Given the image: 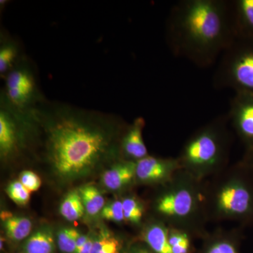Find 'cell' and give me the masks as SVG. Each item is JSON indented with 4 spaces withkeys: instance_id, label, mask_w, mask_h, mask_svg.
Wrapping results in <instances>:
<instances>
[{
    "instance_id": "cell-1",
    "label": "cell",
    "mask_w": 253,
    "mask_h": 253,
    "mask_svg": "<svg viewBox=\"0 0 253 253\" xmlns=\"http://www.w3.org/2000/svg\"><path fill=\"white\" fill-rule=\"evenodd\" d=\"M36 111L46 128L48 161L63 180L87 175L114 152L117 129L104 115L44 101Z\"/></svg>"
},
{
    "instance_id": "cell-2",
    "label": "cell",
    "mask_w": 253,
    "mask_h": 253,
    "mask_svg": "<svg viewBox=\"0 0 253 253\" xmlns=\"http://www.w3.org/2000/svg\"><path fill=\"white\" fill-rule=\"evenodd\" d=\"M167 38L176 56L199 67L212 66L236 38L230 1H179L168 18Z\"/></svg>"
},
{
    "instance_id": "cell-3",
    "label": "cell",
    "mask_w": 253,
    "mask_h": 253,
    "mask_svg": "<svg viewBox=\"0 0 253 253\" xmlns=\"http://www.w3.org/2000/svg\"><path fill=\"white\" fill-rule=\"evenodd\" d=\"M155 201V211L160 220L169 227L181 229L191 234L206 232L208 219L207 190L203 181L179 169L166 184Z\"/></svg>"
},
{
    "instance_id": "cell-4",
    "label": "cell",
    "mask_w": 253,
    "mask_h": 253,
    "mask_svg": "<svg viewBox=\"0 0 253 253\" xmlns=\"http://www.w3.org/2000/svg\"><path fill=\"white\" fill-rule=\"evenodd\" d=\"M228 116L213 120L192 134L178 157L181 169L199 181L221 172L229 159L231 137Z\"/></svg>"
},
{
    "instance_id": "cell-5",
    "label": "cell",
    "mask_w": 253,
    "mask_h": 253,
    "mask_svg": "<svg viewBox=\"0 0 253 253\" xmlns=\"http://www.w3.org/2000/svg\"><path fill=\"white\" fill-rule=\"evenodd\" d=\"M206 199L208 217L253 225V175L243 161L207 190Z\"/></svg>"
},
{
    "instance_id": "cell-6",
    "label": "cell",
    "mask_w": 253,
    "mask_h": 253,
    "mask_svg": "<svg viewBox=\"0 0 253 253\" xmlns=\"http://www.w3.org/2000/svg\"><path fill=\"white\" fill-rule=\"evenodd\" d=\"M214 85L253 94V40L236 38L221 55Z\"/></svg>"
},
{
    "instance_id": "cell-7",
    "label": "cell",
    "mask_w": 253,
    "mask_h": 253,
    "mask_svg": "<svg viewBox=\"0 0 253 253\" xmlns=\"http://www.w3.org/2000/svg\"><path fill=\"white\" fill-rule=\"evenodd\" d=\"M1 96L15 109L28 111L43 102L31 66L21 59L7 75Z\"/></svg>"
},
{
    "instance_id": "cell-8",
    "label": "cell",
    "mask_w": 253,
    "mask_h": 253,
    "mask_svg": "<svg viewBox=\"0 0 253 253\" xmlns=\"http://www.w3.org/2000/svg\"><path fill=\"white\" fill-rule=\"evenodd\" d=\"M228 118L246 149L253 146V94L236 92Z\"/></svg>"
},
{
    "instance_id": "cell-9",
    "label": "cell",
    "mask_w": 253,
    "mask_h": 253,
    "mask_svg": "<svg viewBox=\"0 0 253 253\" xmlns=\"http://www.w3.org/2000/svg\"><path fill=\"white\" fill-rule=\"evenodd\" d=\"M181 169L178 158L148 156L136 162V179L142 184H166Z\"/></svg>"
},
{
    "instance_id": "cell-10",
    "label": "cell",
    "mask_w": 253,
    "mask_h": 253,
    "mask_svg": "<svg viewBox=\"0 0 253 253\" xmlns=\"http://www.w3.org/2000/svg\"><path fill=\"white\" fill-rule=\"evenodd\" d=\"M21 110L15 109L1 96L0 104V154L9 157L17 151L20 138L18 123Z\"/></svg>"
},
{
    "instance_id": "cell-11",
    "label": "cell",
    "mask_w": 253,
    "mask_h": 253,
    "mask_svg": "<svg viewBox=\"0 0 253 253\" xmlns=\"http://www.w3.org/2000/svg\"><path fill=\"white\" fill-rule=\"evenodd\" d=\"M145 126L144 118H136L128 126L121 142L123 154L129 161L137 162L148 154L147 148L143 138V129Z\"/></svg>"
},
{
    "instance_id": "cell-12",
    "label": "cell",
    "mask_w": 253,
    "mask_h": 253,
    "mask_svg": "<svg viewBox=\"0 0 253 253\" xmlns=\"http://www.w3.org/2000/svg\"><path fill=\"white\" fill-rule=\"evenodd\" d=\"M236 38L253 40V0L230 1Z\"/></svg>"
},
{
    "instance_id": "cell-13",
    "label": "cell",
    "mask_w": 253,
    "mask_h": 253,
    "mask_svg": "<svg viewBox=\"0 0 253 253\" xmlns=\"http://www.w3.org/2000/svg\"><path fill=\"white\" fill-rule=\"evenodd\" d=\"M136 179V162L123 161L115 164L102 176L103 184L111 191L129 186Z\"/></svg>"
},
{
    "instance_id": "cell-14",
    "label": "cell",
    "mask_w": 253,
    "mask_h": 253,
    "mask_svg": "<svg viewBox=\"0 0 253 253\" xmlns=\"http://www.w3.org/2000/svg\"><path fill=\"white\" fill-rule=\"evenodd\" d=\"M141 239L155 253H172L169 244V226L160 219L151 221L145 226Z\"/></svg>"
},
{
    "instance_id": "cell-15",
    "label": "cell",
    "mask_w": 253,
    "mask_h": 253,
    "mask_svg": "<svg viewBox=\"0 0 253 253\" xmlns=\"http://www.w3.org/2000/svg\"><path fill=\"white\" fill-rule=\"evenodd\" d=\"M235 234L218 229L210 236L204 253H239Z\"/></svg>"
},
{
    "instance_id": "cell-16",
    "label": "cell",
    "mask_w": 253,
    "mask_h": 253,
    "mask_svg": "<svg viewBox=\"0 0 253 253\" xmlns=\"http://www.w3.org/2000/svg\"><path fill=\"white\" fill-rule=\"evenodd\" d=\"M4 219V226L6 235L14 241H20L30 235L32 229V222L26 217L9 215L4 212L1 214Z\"/></svg>"
},
{
    "instance_id": "cell-17",
    "label": "cell",
    "mask_w": 253,
    "mask_h": 253,
    "mask_svg": "<svg viewBox=\"0 0 253 253\" xmlns=\"http://www.w3.org/2000/svg\"><path fill=\"white\" fill-rule=\"evenodd\" d=\"M19 46L12 40L3 39L0 45V76L6 77L21 60Z\"/></svg>"
},
{
    "instance_id": "cell-18",
    "label": "cell",
    "mask_w": 253,
    "mask_h": 253,
    "mask_svg": "<svg viewBox=\"0 0 253 253\" xmlns=\"http://www.w3.org/2000/svg\"><path fill=\"white\" fill-rule=\"evenodd\" d=\"M24 253H54L55 244L52 234L48 229L37 231L23 246Z\"/></svg>"
},
{
    "instance_id": "cell-19",
    "label": "cell",
    "mask_w": 253,
    "mask_h": 253,
    "mask_svg": "<svg viewBox=\"0 0 253 253\" xmlns=\"http://www.w3.org/2000/svg\"><path fill=\"white\" fill-rule=\"evenodd\" d=\"M84 209L79 191H73L65 197L60 206V212L68 221H76L82 217Z\"/></svg>"
},
{
    "instance_id": "cell-20",
    "label": "cell",
    "mask_w": 253,
    "mask_h": 253,
    "mask_svg": "<svg viewBox=\"0 0 253 253\" xmlns=\"http://www.w3.org/2000/svg\"><path fill=\"white\" fill-rule=\"evenodd\" d=\"M83 205L85 211L89 215L94 216L104 208L105 200L99 189L94 186L86 185L80 188Z\"/></svg>"
},
{
    "instance_id": "cell-21",
    "label": "cell",
    "mask_w": 253,
    "mask_h": 253,
    "mask_svg": "<svg viewBox=\"0 0 253 253\" xmlns=\"http://www.w3.org/2000/svg\"><path fill=\"white\" fill-rule=\"evenodd\" d=\"M122 202L125 219L134 224H140L145 212L142 203L133 196L125 198Z\"/></svg>"
},
{
    "instance_id": "cell-22",
    "label": "cell",
    "mask_w": 253,
    "mask_h": 253,
    "mask_svg": "<svg viewBox=\"0 0 253 253\" xmlns=\"http://www.w3.org/2000/svg\"><path fill=\"white\" fill-rule=\"evenodd\" d=\"M169 244L172 253H190L191 234L181 229L169 227Z\"/></svg>"
},
{
    "instance_id": "cell-23",
    "label": "cell",
    "mask_w": 253,
    "mask_h": 253,
    "mask_svg": "<svg viewBox=\"0 0 253 253\" xmlns=\"http://www.w3.org/2000/svg\"><path fill=\"white\" fill-rule=\"evenodd\" d=\"M81 234L76 229H63L59 231L57 236V244L59 249L63 253H74L76 244Z\"/></svg>"
},
{
    "instance_id": "cell-24",
    "label": "cell",
    "mask_w": 253,
    "mask_h": 253,
    "mask_svg": "<svg viewBox=\"0 0 253 253\" xmlns=\"http://www.w3.org/2000/svg\"><path fill=\"white\" fill-rule=\"evenodd\" d=\"M6 193L10 199L18 206H26L31 199V191L20 181L11 182L6 188Z\"/></svg>"
},
{
    "instance_id": "cell-25",
    "label": "cell",
    "mask_w": 253,
    "mask_h": 253,
    "mask_svg": "<svg viewBox=\"0 0 253 253\" xmlns=\"http://www.w3.org/2000/svg\"><path fill=\"white\" fill-rule=\"evenodd\" d=\"M121 244L112 236L105 235L95 240L91 253H120Z\"/></svg>"
},
{
    "instance_id": "cell-26",
    "label": "cell",
    "mask_w": 253,
    "mask_h": 253,
    "mask_svg": "<svg viewBox=\"0 0 253 253\" xmlns=\"http://www.w3.org/2000/svg\"><path fill=\"white\" fill-rule=\"evenodd\" d=\"M101 216L107 220L121 222L126 220L123 212L122 201H114L106 205L101 211Z\"/></svg>"
},
{
    "instance_id": "cell-27",
    "label": "cell",
    "mask_w": 253,
    "mask_h": 253,
    "mask_svg": "<svg viewBox=\"0 0 253 253\" xmlns=\"http://www.w3.org/2000/svg\"><path fill=\"white\" fill-rule=\"evenodd\" d=\"M20 181L31 192L38 191L41 186V178L33 171H23L20 174Z\"/></svg>"
},
{
    "instance_id": "cell-28",
    "label": "cell",
    "mask_w": 253,
    "mask_h": 253,
    "mask_svg": "<svg viewBox=\"0 0 253 253\" xmlns=\"http://www.w3.org/2000/svg\"><path fill=\"white\" fill-rule=\"evenodd\" d=\"M126 253H155L146 245L135 244L132 245Z\"/></svg>"
},
{
    "instance_id": "cell-29",
    "label": "cell",
    "mask_w": 253,
    "mask_h": 253,
    "mask_svg": "<svg viewBox=\"0 0 253 253\" xmlns=\"http://www.w3.org/2000/svg\"><path fill=\"white\" fill-rule=\"evenodd\" d=\"M243 162L247 166L253 175V146L246 149V154Z\"/></svg>"
},
{
    "instance_id": "cell-30",
    "label": "cell",
    "mask_w": 253,
    "mask_h": 253,
    "mask_svg": "<svg viewBox=\"0 0 253 253\" xmlns=\"http://www.w3.org/2000/svg\"><path fill=\"white\" fill-rule=\"evenodd\" d=\"M94 241L95 240L93 239L92 238L89 237V239L87 240L84 246L76 253H91Z\"/></svg>"
},
{
    "instance_id": "cell-31",
    "label": "cell",
    "mask_w": 253,
    "mask_h": 253,
    "mask_svg": "<svg viewBox=\"0 0 253 253\" xmlns=\"http://www.w3.org/2000/svg\"><path fill=\"white\" fill-rule=\"evenodd\" d=\"M88 239H89V237H88V236L84 235L80 236V237L78 238L77 241V244H76V251H75L74 253L78 252V251H79L80 249H81L82 248H83V246H84V245L86 244V241H87Z\"/></svg>"
}]
</instances>
